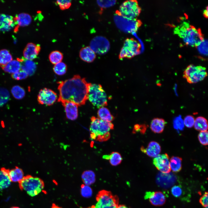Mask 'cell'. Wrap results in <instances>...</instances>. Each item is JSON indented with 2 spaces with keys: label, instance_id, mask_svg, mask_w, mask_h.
I'll list each match as a JSON object with an SVG mask.
<instances>
[{
  "label": "cell",
  "instance_id": "35",
  "mask_svg": "<svg viewBox=\"0 0 208 208\" xmlns=\"http://www.w3.org/2000/svg\"><path fill=\"white\" fill-rule=\"evenodd\" d=\"M67 70L66 64L62 62L55 64L53 67L54 72L59 75H62L65 74Z\"/></svg>",
  "mask_w": 208,
  "mask_h": 208
},
{
  "label": "cell",
  "instance_id": "27",
  "mask_svg": "<svg viewBox=\"0 0 208 208\" xmlns=\"http://www.w3.org/2000/svg\"><path fill=\"white\" fill-rule=\"evenodd\" d=\"M99 118L103 121L111 122L114 119L108 109L103 107L100 108L97 112Z\"/></svg>",
  "mask_w": 208,
  "mask_h": 208
},
{
  "label": "cell",
  "instance_id": "4",
  "mask_svg": "<svg viewBox=\"0 0 208 208\" xmlns=\"http://www.w3.org/2000/svg\"><path fill=\"white\" fill-rule=\"evenodd\" d=\"M19 183L20 189L31 197L38 195L44 187V183L42 180L38 177L30 175L25 176Z\"/></svg>",
  "mask_w": 208,
  "mask_h": 208
},
{
  "label": "cell",
  "instance_id": "31",
  "mask_svg": "<svg viewBox=\"0 0 208 208\" xmlns=\"http://www.w3.org/2000/svg\"><path fill=\"white\" fill-rule=\"evenodd\" d=\"M81 178L85 185L89 186L94 183L95 181V175L91 170L84 171L81 175Z\"/></svg>",
  "mask_w": 208,
  "mask_h": 208
},
{
  "label": "cell",
  "instance_id": "30",
  "mask_svg": "<svg viewBox=\"0 0 208 208\" xmlns=\"http://www.w3.org/2000/svg\"><path fill=\"white\" fill-rule=\"evenodd\" d=\"M12 55L7 49L0 50V66L2 67L12 60Z\"/></svg>",
  "mask_w": 208,
  "mask_h": 208
},
{
  "label": "cell",
  "instance_id": "17",
  "mask_svg": "<svg viewBox=\"0 0 208 208\" xmlns=\"http://www.w3.org/2000/svg\"><path fill=\"white\" fill-rule=\"evenodd\" d=\"M15 25L13 17L7 14H0V31H9Z\"/></svg>",
  "mask_w": 208,
  "mask_h": 208
},
{
  "label": "cell",
  "instance_id": "3",
  "mask_svg": "<svg viewBox=\"0 0 208 208\" xmlns=\"http://www.w3.org/2000/svg\"><path fill=\"white\" fill-rule=\"evenodd\" d=\"M91 120L90 127L91 138L100 142L108 140L110 136L109 131L114 129L113 123L94 116L91 117Z\"/></svg>",
  "mask_w": 208,
  "mask_h": 208
},
{
  "label": "cell",
  "instance_id": "5",
  "mask_svg": "<svg viewBox=\"0 0 208 208\" xmlns=\"http://www.w3.org/2000/svg\"><path fill=\"white\" fill-rule=\"evenodd\" d=\"M88 98L93 105L97 107L100 108L107 105L106 93L100 84H90Z\"/></svg>",
  "mask_w": 208,
  "mask_h": 208
},
{
  "label": "cell",
  "instance_id": "42",
  "mask_svg": "<svg viewBox=\"0 0 208 208\" xmlns=\"http://www.w3.org/2000/svg\"><path fill=\"white\" fill-rule=\"evenodd\" d=\"M195 121L194 117L191 115H187L184 118L183 120L184 125L188 128L192 127Z\"/></svg>",
  "mask_w": 208,
  "mask_h": 208
},
{
  "label": "cell",
  "instance_id": "6",
  "mask_svg": "<svg viewBox=\"0 0 208 208\" xmlns=\"http://www.w3.org/2000/svg\"><path fill=\"white\" fill-rule=\"evenodd\" d=\"M96 203L91 208H117L119 205L118 196L109 191H100L96 197Z\"/></svg>",
  "mask_w": 208,
  "mask_h": 208
},
{
  "label": "cell",
  "instance_id": "22",
  "mask_svg": "<svg viewBox=\"0 0 208 208\" xmlns=\"http://www.w3.org/2000/svg\"><path fill=\"white\" fill-rule=\"evenodd\" d=\"M19 60L21 63V70L28 75L31 76L34 74L37 68L36 65L34 62L32 60L23 59Z\"/></svg>",
  "mask_w": 208,
  "mask_h": 208
},
{
  "label": "cell",
  "instance_id": "7",
  "mask_svg": "<svg viewBox=\"0 0 208 208\" xmlns=\"http://www.w3.org/2000/svg\"><path fill=\"white\" fill-rule=\"evenodd\" d=\"M207 75L205 67L190 64L185 70L183 77L189 83H196L203 80Z\"/></svg>",
  "mask_w": 208,
  "mask_h": 208
},
{
  "label": "cell",
  "instance_id": "14",
  "mask_svg": "<svg viewBox=\"0 0 208 208\" xmlns=\"http://www.w3.org/2000/svg\"><path fill=\"white\" fill-rule=\"evenodd\" d=\"M144 198L145 199H148L152 205L157 206L163 205L166 201L165 196L160 191L146 192Z\"/></svg>",
  "mask_w": 208,
  "mask_h": 208
},
{
  "label": "cell",
  "instance_id": "8",
  "mask_svg": "<svg viewBox=\"0 0 208 208\" xmlns=\"http://www.w3.org/2000/svg\"><path fill=\"white\" fill-rule=\"evenodd\" d=\"M141 8L136 0L127 1L120 6L117 12L118 15L129 19L136 18L141 12Z\"/></svg>",
  "mask_w": 208,
  "mask_h": 208
},
{
  "label": "cell",
  "instance_id": "41",
  "mask_svg": "<svg viewBox=\"0 0 208 208\" xmlns=\"http://www.w3.org/2000/svg\"><path fill=\"white\" fill-rule=\"evenodd\" d=\"M56 3L62 10L68 9L71 5L70 0H57Z\"/></svg>",
  "mask_w": 208,
  "mask_h": 208
},
{
  "label": "cell",
  "instance_id": "48",
  "mask_svg": "<svg viewBox=\"0 0 208 208\" xmlns=\"http://www.w3.org/2000/svg\"><path fill=\"white\" fill-rule=\"evenodd\" d=\"M11 208H20L19 207H12Z\"/></svg>",
  "mask_w": 208,
  "mask_h": 208
},
{
  "label": "cell",
  "instance_id": "16",
  "mask_svg": "<svg viewBox=\"0 0 208 208\" xmlns=\"http://www.w3.org/2000/svg\"><path fill=\"white\" fill-rule=\"evenodd\" d=\"M41 47L39 44L32 42L28 43L25 47L23 55L25 59L32 60L36 58L40 50Z\"/></svg>",
  "mask_w": 208,
  "mask_h": 208
},
{
  "label": "cell",
  "instance_id": "26",
  "mask_svg": "<svg viewBox=\"0 0 208 208\" xmlns=\"http://www.w3.org/2000/svg\"><path fill=\"white\" fill-rule=\"evenodd\" d=\"M21 66V63L18 59L12 60L2 68L5 72L13 74L20 70Z\"/></svg>",
  "mask_w": 208,
  "mask_h": 208
},
{
  "label": "cell",
  "instance_id": "37",
  "mask_svg": "<svg viewBox=\"0 0 208 208\" xmlns=\"http://www.w3.org/2000/svg\"><path fill=\"white\" fill-rule=\"evenodd\" d=\"M183 120L181 116L176 117L173 120L174 128L178 131H182L184 128Z\"/></svg>",
  "mask_w": 208,
  "mask_h": 208
},
{
  "label": "cell",
  "instance_id": "38",
  "mask_svg": "<svg viewBox=\"0 0 208 208\" xmlns=\"http://www.w3.org/2000/svg\"><path fill=\"white\" fill-rule=\"evenodd\" d=\"M208 132L207 131H200L199 133L198 138L200 143L205 146L208 145Z\"/></svg>",
  "mask_w": 208,
  "mask_h": 208
},
{
  "label": "cell",
  "instance_id": "39",
  "mask_svg": "<svg viewBox=\"0 0 208 208\" xmlns=\"http://www.w3.org/2000/svg\"><path fill=\"white\" fill-rule=\"evenodd\" d=\"M81 193L83 196L89 198L92 195V190L89 186L83 185L81 186Z\"/></svg>",
  "mask_w": 208,
  "mask_h": 208
},
{
  "label": "cell",
  "instance_id": "47",
  "mask_svg": "<svg viewBox=\"0 0 208 208\" xmlns=\"http://www.w3.org/2000/svg\"><path fill=\"white\" fill-rule=\"evenodd\" d=\"M51 208H61L54 204H53Z\"/></svg>",
  "mask_w": 208,
  "mask_h": 208
},
{
  "label": "cell",
  "instance_id": "20",
  "mask_svg": "<svg viewBox=\"0 0 208 208\" xmlns=\"http://www.w3.org/2000/svg\"><path fill=\"white\" fill-rule=\"evenodd\" d=\"M79 56L81 60L88 63L93 62L96 57L95 53L89 46L84 47L81 49Z\"/></svg>",
  "mask_w": 208,
  "mask_h": 208
},
{
  "label": "cell",
  "instance_id": "32",
  "mask_svg": "<svg viewBox=\"0 0 208 208\" xmlns=\"http://www.w3.org/2000/svg\"><path fill=\"white\" fill-rule=\"evenodd\" d=\"M182 161L181 158L176 156H172L170 161V169L174 172L180 171L182 168Z\"/></svg>",
  "mask_w": 208,
  "mask_h": 208
},
{
  "label": "cell",
  "instance_id": "13",
  "mask_svg": "<svg viewBox=\"0 0 208 208\" xmlns=\"http://www.w3.org/2000/svg\"><path fill=\"white\" fill-rule=\"evenodd\" d=\"M153 164L161 172L167 173L170 172L169 157L167 153L159 154L153 160Z\"/></svg>",
  "mask_w": 208,
  "mask_h": 208
},
{
  "label": "cell",
  "instance_id": "45",
  "mask_svg": "<svg viewBox=\"0 0 208 208\" xmlns=\"http://www.w3.org/2000/svg\"><path fill=\"white\" fill-rule=\"evenodd\" d=\"M203 15L205 17L207 18L208 17V7L207 6L205 10L203 11Z\"/></svg>",
  "mask_w": 208,
  "mask_h": 208
},
{
  "label": "cell",
  "instance_id": "12",
  "mask_svg": "<svg viewBox=\"0 0 208 208\" xmlns=\"http://www.w3.org/2000/svg\"><path fill=\"white\" fill-rule=\"evenodd\" d=\"M57 99L56 93L50 89L45 88L40 91L37 100L39 104L49 106L53 105Z\"/></svg>",
  "mask_w": 208,
  "mask_h": 208
},
{
  "label": "cell",
  "instance_id": "25",
  "mask_svg": "<svg viewBox=\"0 0 208 208\" xmlns=\"http://www.w3.org/2000/svg\"><path fill=\"white\" fill-rule=\"evenodd\" d=\"M9 176L11 182L19 183L25 177L22 169L16 167L11 170H9Z\"/></svg>",
  "mask_w": 208,
  "mask_h": 208
},
{
  "label": "cell",
  "instance_id": "44",
  "mask_svg": "<svg viewBox=\"0 0 208 208\" xmlns=\"http://www.w3.org/2000/svg\"><path fill=\"white\" fill-rule=\"evenodd\" d=\"M199 203L204 208H208V192H205L201 197L199 200Z\"/></svg>",
  "mask_w": 208,
  "mask_h": 208
},
{
  "label": "cell",
  "instance_id": "23",
  "mask_svg": "<svg viewBox=\"0 0 208 208\" xmlns=\"http://www.w3.org/2000/svg\"><path fill=\"white\" fill-rule=\"evenodd\" d=\"M9 170L2 168L0 170V191L8 187L11 181L9 176Z\"/></svg>",
  "mask_w": 208,
  "mask_h": 208
},
{
  "label": "cell",
  "instance_id": "28",
  "mask_svg": "<svg viewBox=\"0 0 208 208\" xmlns=\"http://www.w3.org/2000/svg\"><path fill=\"white\" fill-rule=\"evenodd\" d=\"M104 159L109 160L110 164L113 166H116L121 163L122 158L120 154L116 152H112L110 155L103 156Z\"/></svg>",
  "mask_w": 208,
  "mask_h": 208
},
{
  "label": "cell",
  "instance_id": "21",
  "mask_svg": "<svg viewBox=\"0 0 208 208\" xmlns=\"http://www.w3.org/2000/svg\"><path fill=\"white\" fill-rule=\"evenodd\" d=\"M32 20L31 16L29 14L25 12L18 14L14 17L16 25L19 27H25L29 25Z\"/></svg>",
  "mask_w": 208,
  "mask_h": 208
},
{
  "label": "cell",
  "instance_id": "1",
  "mask_svg": "<svg viewBox=\"0 0 208 208\" xmlns=\"http://www.w3.org/2000/svg\"><path fill=\"white\" fill-rule=\"evenodd\" d=\"M58 89L59 94L58 102L62 104L67 102H72L78 106L84 105L88 99L89 86L84 78L79 75H75L71 78L60 81Z\"/></svg>",
  "mask_w": 208,
  "mask_h": 208
},
{
  "label": "cell",
  "instance_id": "33",
  "mask_svg": "<svg viewBox=\"0 0 208 208\" xmlns=\"http://www.w3.org/2000/svg\"><path fill=\"white\" fill-rule=\"evenodd\" d=\"M63 57L62 53L58 51H52L49 54V57L50 62L55 65L61 62Z\"/></svg>",
  "mask_w": 208,
  "mask_h": 208
},
{
  "label": "cell",
  "instance_id": "29",
  "mask_svg": "<svg viewBox=\"0 0 208 208\" xmlns=\"http://www.w3.org/2000/svg\"><path fill=\"white\" fill-rule=\"evenodd\" d=\"M194 127L196 130L202 131H207L208 123L207 119L202 116L197 117L195 120Z\"/></svg>",
  "mask_w": 208,
  "mask_h": 208
},
{
  "label": "cell",
  "instance_id": "24",
  "mask_svg": "<svg viewBox=\"0 0 208 208\" xmlns=\"http://www.w3.org/2000/svg\"><path fill=\"white\" fill-rule=\"evenodd\" d=\"M166 122L163 119L155 118L152 120L150 128L153 132L155 133H160L164 131Z\"/></svg>",
  "mask_w": 208,
  "mask_h": 208
},
{
  "label": "cell",
  "instance_id": "19",
  "mask_svg": "<svg viewBox=\"0 0 208 208\" xmlns=\"http://www.w3.org/2000/svg\"><path fill=\"white\" fill-rule=\"evenodd\" d=\"M62 105L64 107L66 118L70 120H76L78 116V106L72 102H66Z\"/></svg>",
  "mask_w": 208,
  "mask_h": 208
},
{
  "label": "cell",
  "instance_id": "46",
  "mask_svg": "<svg viewBox=\"0 0 208 208\" xmlns=\"http://www.w3.org/2000/svg\"><path fill=\"white\" fill-rule=\"evenodd\" d=\"M117 208H128L127 207L124 205H119Z\"/></svg>",
  "mask_w": 208,
  "mask_h": 208
},
{
  "label": "cell",
  "instance_id": "11",
  "mask_svg": "<svg viewBox=\"0 0 208 208\" xmlns=\"http://www.w3.org/2000/svg\"><path fill=\"white\" fill-rule=\"evenodd\" d=\"M109 47V42L106 38L98 36L91 41L90 47L95 53L102 54L108 51Z\"/></svg>",
  "mask_w": 208,
  "mask_h": 208
},
{
  "label": "cell",
  "instance_id": "34",
  "mask_svg": "<svg viewBox=\"0 0 208 208\" xmlns=\"http://www.w3.org/2000/svg\"><path fill=\"white\" fill-rule=\"evenodd\" d=\"M13 96L17 99H23L25 95V91L23 88L19 86H14L11 89Z\"/></svg>",
  "mask_w": 208,
  "mask_h": 208
},
{
  "label": "cell",
  "instance_id": "43",
  "mask_svg": "<svg viewBox=\"0 0 208 208\" xmlns=\"http://www.w3.org/2000/svg\"><path fill=\"white\" fill-rule=\"evenodd\" d=\"M171 192L174 196L179 197L181 196L182 191L180 186L176 185L174 186L171 188Z\"/></svg>",
  "mask_w": 208,
  "mask_h": 208
},
{
  "label": "cell",
  "instance_id": "2",
  "mask_svg": "<svg viewBox=\"0 0 208 208\" xmlns=\"http://www.w3.org/2000/svg\"><path fill=\"white\" fill-rule=\"evenodd\" d=\"M174 33L182 39L186 45L196 47L203 41L204 37L200 29H197L186 22H183L175 27Z\"/></svg>",
  "mask_w": 208,
  "mask_h": 208
},
{
  "label": "cell",
  "instance_id": "15",
  "mask_svg": "<svg viewBox=\"0 0 208 208\" xmlns=\"http://www.w3.org/2000/svg\"><path fill=\"white\" fill-rule=\"evenodd\" d=\"M176 179L175 175L172 173L160 172L157 176L156 181L159 185L167 188L172 186L175 183Z\"/></svg>",
  "mask_w": 208,
  "mask_h": 208
},
{
  "label": "cell",
  "instance_id": "36",
  "mask_svg": "<svg viewBox=\"0 0 208 208\" xmlns=\"http://www.w3.org/2000/svg\"><path fill=\"white\" fill-rule=\"evenodd\" d=\"M10 94L6 88H0V106L7 103L9 99Z\"/></svg>",
  "mask_w": 208,
  "mask_h": 208
},
{
  "label": "cell",
  "instance_id": "40",
  "mask_svg": "<svg viewBox=\"0 0 208 208\" xmlns=\"http://www.w3.org/2000/svg\"><path fill=\"white\" fill-rule=\"evenodd\" d=\"M28 75L24 71L20 70L18 72L12 74L11 76L14 79L16 80H21L26 78Z\"/></svg>",
  "mask_w": 208,
  "mask_h": 208
},
{
  "label": "cell",
  "instance_id": "9",
  "mask_svg": "<svg viewBox=\"0 0 208 208\" xmlns=\"http://www.w3.org/2000/svg\"><path fill=\"white\" fill-rule=\"evenodd\" d=\"M140 47V44L136 40L132 38H127L120 50L119 58L130 59L133 57L139 54Z\"/></svg>",
  "mask_w": 208,
  "mask_h": 208
},
{
  "label": "cell",
  "instance_id": "10",
  "mask_svg": "<svg viewBox=\"0 0 208 208\" xmlns=\"http://www.w3.org/2000/svg\"><path fill=\"white\" fill-rule=\"evenodd\" d=\"M115 18V21L118 27L125 32L135 31L141 26L140 21L136 18L129 19L118 15Z\"/></svg>",
  "mask_w": 208,
  "mask_h": 208
},
{
  "label": "cell",
  "instance_id": "18",
  "mask_svg": "<svg viewBox=\"0 0 208 208\" xmlns=\"http://www.w3.org/2000/svg\"><path fill=\"white\" fill-rule=\"evenodd\" d=\"M141 151L148 156L155 157L158 155L161 151V148L159 144L155 141H151L146 148L143 146L141 148Z\"/></svg>",
  "mask_w": 208,
  "mask_h": 208
}]
</instances>
